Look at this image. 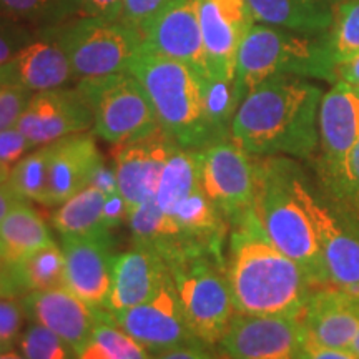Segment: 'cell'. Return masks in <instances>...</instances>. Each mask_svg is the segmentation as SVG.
Segmentation results:
<instances>
[{
	"label": "cell",
	"instance_id": "cell-1",
	"mask_svg": "<svg viewBox=\"0 0 359 359\" xmlns=\"http://www.w3.org/2000/svg\"><path fill=\"white\" fill-rule=\"evenodd\" d=\"M323 90L294 75L264 80L241 100L230 138L255 156L309 158L320 147Z\"/></svg>",
	"mask_w": 359,
	"mask_h": 359
},
{
	"label": "cell",
	"instance_id": "cell-2",
	"mask_svg": "<svg viewBox=\"0 0 359 359\" xmlns=\"http://www.w3.org/2000/svg\"><path fill=\"white\" fill-rule=\"evenodd\" d=\"M224 271L240 314L302 320L316 288L304 269L269 241L253 210L230 226Z\"/></svg>",
	"mask_w": 359,
	"mask_h": 359
},
{
	"label": "cell",
	"instance_id": "cell-3",
	"mask_svg": "<svg viewBox=\"0 0 359 359\" xmlns=\"http://www.w3.org/2000/svg\"><path fill=\"white\" fill-rule=\"evenodd\" d=\"M255 168L253 212L264 235L304 269L314 286L331 285L316 228L294 187L298 167L286 156H255Z\"/></svg>",
	"mask_w": 359,
	"mask_h": 359
},
{
	"label": "cell",
	"instance_id": "cell-4",
	"mask_svg": "<svg viewBox=\"0 0 359 359\" xmlns=\"http://www.w3.org/2000/svg\"><path fill=\"white\" fill-rule=\"evenodd\" d=\"M128 72L145 88L160 128L180 147L201 150L217 142L206 120L198 72L147 45H142Z\"/></svg>",
	"mask_w": 359,
	"mask_h": 359
},
{
	"label": "cell",
	"instance_id": "cell-5",
	"mask_svg": "<svg viewBox=\"0 0 359 359\" xmlns=\"http://www.w3.org/2000/svg\"><path fill=\"white\" fill-rule=\"evenodd\" d=\"M276 75L336 82L327 34L313 37L266 24H253L236 55L235 85L240 100Z\"/></svg>",
	"mask_w": 359,
	"mask_h": 359
},
{
	"label": "cell",
	"instance_id": "cell-6",
	"mask_svg": "<svg viewBox=\"0 0 359 359\" xmlns=\"http://www.w3.org/2000/svg\"><path fill=\"white\" fill-rule=\"evenodd\" d=\"M190 333L215 346L236 314L224 259L205 251H188L167 262Z\"/></svg>",
	"mask_w": 359,
	"mask_h": 359
},
{
	"label": "cell",
	"instance_id": "cell-7",
	"mask_svg": "<svg viewBox=\"0 0 359 359\" xmlns=\"http://www.w3.org/2000/svg\"><path fill=\"white\" fill-rule=\"evenodd\" d=\"M77 80L128 72L143 45V35L122 19L82 15L52 27Z\"/></svg>",
	"mask_w": 359,
	"mask_h": 359
},
{
	"label": "cell",
	"instance_id": "cell-8",
	"mask_svg": "<svg viewBox=\"0 0 359 359\" xmlns=\"http://www.w3.org/2000/svg\"><path fill=\"white\" fill-rule=\"evenodd\" d=\"M77 87L93 114V133L111 145H123L160 128L145 88L130 72L79 80Z\"/></svg>",
	"mask_w": 359,
	"mask_h": 359
},
{
	"label": "cell",
	"instance_id": "cell-9",
	"mask_svg": "<svg viewBox=\"0 0 359 359\" xmlns=\"http://www.w3.org/2000/svg\"><path fill=\"white\" fill-rule=\"evenodd\" d=\"M201 187L230 226L253 210L257 191L255 156L231 138L201 148Z\"/></svg>",
	"mask_w": 359,
	"mask_h": 359
},
{
	"label": "cell",
	"instance_id": "cell-10",
	"mask_svg": "<svg viewBox=\"0 0 359 359\" xmlns=\"http://www.w3.org/2000/svg\"><path fill=\"white\" fill-rule=\"evenodd\" d=\"M103 318L132 336L148 353L156 354L183 344H201L188 330L173 278L148 302L122 311H103Z\"/></svg>",
	"mask_w": 359,
	"mask_h": 359
},
{
	"label": "cell",
	"instance_id": "cell-11",
	"mask_svg": "<svg viewBox=\"0 0 359 359\" xmlns=\"http://www.w3.org/2000/svg\"><path fill=\"white\" fill-rule=\"evenodd\" d=\"M302 320L236 313L219 341L226 359H302Z\"/></svg>",
	"mask_w": 359,
	"mask_h": 359
},
{
	"label": "cell",
	"instance_id": "cell-12",
	"mask_svg": "<svg viewBox=\"0 0 359 359\" xmlns=\"http://www.w3.org/2000/svg\"><path fill=\"white\" fill-rule=\"evenodd\" d=\"M15 127L39 148L88 132L93 128V114L79 87H60L34 93Z\"/></svg>",
	"mask_w": 359,
	"mask_h": 359
},
{
	"label": "cell",
	"instance_id": "cell-13",
	"mask_svg": "<svg viewBox=\"0 0 359 359\" xmlns=\"http://www.w3.org/2000/svg\"><path fill=\"white\" fill-rule=\"evenodd\" d=\"M294 187L303 205L306 206L316 228L323 259L330 283L341 288L359 286V228L336 217L327 206L316 200L308 190L302 175L296 173Z\"/></svg>",
	"mask_w": 359,
	"mask_h": 359
},
{
	"label": "cell",
	"instance_id": "cell-14",
	"mask_svg": "<svg viewBox=\"0 0 359 359\" xmlns=\"http://www.w3.org/2000/svg\"><path fill=\"white\" fill-rule=\"evenodd\" d=\"M143 45L183 62L200 75H210L200 24V0H168L148 22Z\"/></svg>",
	"mask_w": 359,
	"mask_h": 359
},
{
	"label": "cell",
	"instance_id": "cell-15",
	"mask_svg": "<svg viewBox=\"0 0 359 359\" xmlns=\"http://www.w3.org/2000/svg\"><path fill=\"white\" fill-rule=\"evenodd\" d=\"M200 24L208 74L235 82L238 48L255 24L248 0H200Z\"/></svg>",
	"mask_w": 359,
	"mask_h": 359
},
{
	"label": "cell",
	"instance_id": "cell-16",
	"mask_svg": "<svg viewBox=\"0 0 359 359\" xmlns=\"http://www.w3.org/2000/svg\"><path fill=\"white\" fill-rule=\"evenodd\" d=\"M65 286L90 306L103 309L111 285L115 251L110 231L64 236Z\"/></svg>",
	"mask_w": 359,
	"mask_h": 359
},
{
	"label": "cell",
	"instance_id": "cell-17",
	"mask_svg": "<svg viewBox=\"0 0 359 359\" xmlns=\"http://www.w3.org/2000/svg\"><path fill=\"white\" fill-rule=\"evenodd\" d=\"M177 147L165 130L118 145L115 155V172L118 193L127 200L130 208L155 198L161 172Z\"/></svg>",
	"mask_w": 359,
	"mask_h": 359
},
{
	"label": "cell",
	"instance_id": "cell-18",
	"mask_svg": "<svg viewBox=\"0 0 359 359\" xmlns=\"http://www.w3.org/2000/svg\"><path fill=\"white\" fill-rule=\"evenodd\" d=\"M318 127L326 177L343 187L348 156L359 140V98L353 87L336 82L323 95Z\"/></svg>",
	"mask_w": 359,
	"mask_h": 359
},
{
	"label": "cell",
	"instance_id": "cell-19",
	"mask_svg": "<svg viewBox=\"0 0 359 359\" xmlns=\"http://www.w3.org/2000/svg\"><path fill=\"white\" fill-rule=\"evenodd\" d=\"M75 79L70 60L50 29L39 30V37L0 67V83L29 90L30 93L67 87Z\"/></svg>",
	"mask_w": 359,
	"mask_h": 359
},
{
	"label": "cell",
	"instance_id": "cell-20",
	"mask_svg": "<svg viewBox=\"0 0 359 359\" xmlns=\"http://www.w3.org/2000/svg\"><path fill=\"white\" fill-rule=\"evenodd\" d=\"M302 325L314 343L348 349L359 327V294L334 285L318 286L309 296Z\"/></svg>",
	"mask_w": 359,
	"mask_h": 359
},
{
	"label": "cell",
	"instance_id": "cell-21",
	"mask_svg": "<svg viewBox=\"0 0 359 359\" xmlns=\"http://www.w3.org/2000/svg\"><path fill=\"white\" fill-rule=\"evenodd\" d=\"M29 321L39 323L65 339L75 351L83 346L93 327L102 320L103 309H97L72 293L67 286L30 291L24 294Z\"/></svg>",
	"mask_w": 359,
	"mask_h": 359
},
{
	"label": "cell",
	"instance_id": "cell-22",
	"mask_svg": "<svg viewBox=\"0 0 359 359\" xmlns=\"http://www.w3.org/2000/svg\"><path fill=\"white\" fill-rule=\"evenodd\" d=\"M172 278L168 264L154 250L133 245L115 258L103 311L115 313L148 302Z\"/></svg>",
	"mask_w": 359,
	"mask_h": 359
},
{
	"label": "cell",
	"instance_id": "cell-23",
	"mask_svg": "<svg viewBox=\"0 0 359 359\" xmlns=\"http://www.w3.org/2000/svg\"><path fill=\"white\" fill-rule=\"evenodd\" d=\"M48 206H58L90 185L103 161L93 133H77L48 143Z\"/></svg>",
	"mask_w": 359,
	"mask_h": 359
},
{
	"label": "cell",
	"instance_id": "cell-24",
	"mask_svg": "<svg viewBox=\"0 0 359 359\" xmlns=\"http://www.w3.org/2000/svg\"><path fill=\"white\" fill-rule=\"evenodd\" d=\"M339 0H248L253 19L291 32L320 37L331 30Z\"/></svg>",
	"mask_w": 359,
	"mask_h": 359
},
{
	"label": "cell",
	"instance_id": "cell-25",
	"mask_svg": "<svg viewBox=\"0 0 359 359\" xmlns=\"http://www.w3.org/2000/svg\"><path fill=\"white\" fill-rule=\"evenodd\" d=\"M0 240L4 246V262L19 263L35 251L55 243L47 222L29 201H22L11 210L0 223Z\"/></svg>",
	"mask_w": 359,
	"mask_h": 359
},
{
	"label": "cell",
	"instance_id": "cell-26",
	"mask_svg": "<svg viewBox=\"0 0 359 359\" xmlns=\"http://www.w3.org/2000/svg\"><path fill=\"white\" fill-rule=\"evenodd\" d=\"M6 263V262H4ZM7 285L12 293L24 296L65 286V255L57 243L35 251L19 263H6Z\"/></svg>",
	"mask_w": 359,
	"mask_h": 359
},
{
	"label": "cell",
	"instance_id": "cell-27",
	"mask_svg": "<svg viewBox=\"0 0 359 359\" xmlns=\"http://www.w3.org/2000/svg\"><path fill=\"white\" fill-rule=\"evenodd\" d=\"M107 193L88 185L58 205L52 215L53 228L64 236H83L107 231L103 228V208ZM111 233V231H110Z\"/></svg>",
	"mask_w": 359,
	"mask_h": 359
},
{
	"label": "cell",
	"instance_id": "cell-28",
	"mask_svg": "<svg viewBox=\"0 0 359 359\" xmlns=\"http://www.w3.org/2000/svg\"><path fill=\"white\" fill-rule=\"evenodd\" d=\"M0 13L42 30L82 17L83 7L82 0H0Z\"/></svg>",
	"mask_w": 359,
	"mask_h": 359
},
{
	"label": "cell",
	"instance_id": "cell-29",
	"mask_svg": "<svg viewBox=\"0 0 359 359\" xmlns=\"http://www.w3.org/2000/svg\"><path fill=\"white\" fill-rule=\"evenodd\" d=\"M79 359H151L150 353L118 326L103 318L77 351Z\"/></svg>",
	"mask_w": 359,
	"mask_h": 359
},
{
	"label": "cell",
	"instance_id": "cell-30",
	"mask_svg": "<svg viewBox=\"0 0 359 359\" xmlns=\"http://www.w3.org/2000/svg\"><path fill=\"white\" fill-rule=\"evenodd\" d=\"M201 88H203L205 114L212 132L219 140L230 138L231 122L240 107V95L235 82L223 79H215L212 75H201Z\"/></svg>",
	"mask_w": 359,
	"mask_h": 359
},
{
	"label": "cell",
	"instance_id": "cell-31",
	"mask_svg": "<svg viewBox=\"0 0 359 359\" xmlns=\"http://www.w3.org/2000/svg\"><path fill=\"white\" fill-rule=\"evenodd\" d=\"M48 156L50 145L35 148L8 175V185L24 201L48 206Z\"/></svg>",
	"mask_w": 359,
	"mask_h": 359
},
{
	"label": "cell",
	"instance_id": "cell-32",
	"mask_svg": "<svg viewBox=\"0 0 359 359\" xmlns=\"http://www.w3.org/2000/svg\"><path fill=\"white\" fill-rule=\"evenodd\" d=\"M327 42L336 65L359 55V0H341Z\"/></svg>",
	"mask_w": 359,
	"mask_h": 359
},
{
	"label": "cell",
	"instance_id": "cell-33",
	"mask_svg": "<svg viewBox=\"0 0 359 359\" xmlns=\"http://www.w3.org/2000/svg\"><path fill=\"white\" fill-rule=\"evenodd\" d=\"M17 348L27 359H79L77 351L65 339L32 321L22 333Z\"/></svg>",
	"mask_w": 359,
	"mask_h": 359
},
{
	"label": "cell",
	"instance_id": "cell-34",
	"mask_svg": "<svg viewBox=\"0 0 359 359\" xmlns=\"http://www.w3.org/2000/svg\"><path fill=\"white\" fill-rule=\"evenodd\" d=\"M27 320L24 296L0 293V341L7 349H13L24 333Z\"/></svg>",
	"mask_w": 359,
	"mask_h": 359
},
{
	"label": "cell",
	"instance_id": "cell-35",
	"mask_svg": "<svg viewBox=\"0 0 359 359\" xmlns=\"http://www.w3.org/2000/svg\"><path fill=\"white\" fill-rule=\"evenodd\" d=\"M39 37V30L0 13V67Z\"/></svg>",
	"mask_w": 359,
	"mask_h": 359
},
{
	"label": "cell",
	"instance_id": "cell-36",
	"mask_svg": "<svg viewBox=\"0 0 359 359\" xmlns=\"http://www.w3.org/2000/svg\"><path fill=\"white\" fill-rule=\"evenodd\" d=\"M35 150L32 143L17 127H11L0 132V182H7L13 167L27 154Z\"/></svg>",
	"mask_w": 359,
	"mask_h": 359
},
{
	"label": "cell",
	"instance_id": "cell-37",
	"mask_svg": "<svg viewBox=\"0 0 359 359\" xmlns=\"http://www.w3.org/2000/svg\"><path fill=\"white\" fill-rule=\"evenodd\" d=\"M32 95L34 93H30L29 90L0 83V132L15 127L17 120L20 118Z\"/></svg>",
	"mask_w": 359,
	"mask_h": 359
},
{
	"label": "cell",
	"instance_id": "cell-38",
	"mask_svg": "<svg viewBox=\"0 0 359 359\" xmlns=\"http://www.w3.org/2000/svg\"><path fill=\"white\" fill-rule=\"evenodd\" d=\"M167 2L168 0H123L122 20L135 27L138 32H143L148 22Z\"/></svg>",
	"mask_w": 359,
	"mask_h": 359
},
{
	"label": "cell",
	"instance_id": "cell-39",
	"mask_svg": "<svg viewBox=\"0 0 359 359\" xmlns=\"http://www.w3.org/2000/svg\"><path fill=\"white\" fill-rule=\"evenodd\" d=\"M130 212H132V208L118 191L107 195L105 208H103V228L107 231L116 230L128 222Z\"/></svg>",
	"mask_w": 359,
	"mask_h": 359
},
{
	"label": "cell",
	"instance_id": "cell-40",
	"mask_svg": "<svg viewBox=\"0 0 359 359\" xmlns=\"http://www.w3.org/2000/svg\"><path fill=\"white\" fill-rule=\"evenodd\" d=\"M83 15L102 19H122L123 0H82Z\"/></svg>",
	"mask_w": 359,
	"mask_h": 359
},
{
	"label": "cell",
	"instance_id": "cell-41",
	"mask_svg": "<svg viewBox=\"0 0 359 359\" xmlns=\"http://www.w3.org/2000/svg\"><path fill=\"white\" fill-rule=\"evenodd\" d=\"M302 359H359L354 356L353 353H349L348 349H333L321 346V344L314 343L308 338H304L303 344V353Z\"/></svg>",
	"mask_w": 359,
	"mask_h": 359
},
{
	"label": "cell",
	"instance_id": "cell-42",
	"mask_svg": "<svg viewBox=\"0 0 359 359\" xmlns=\"http://www.w3.org/2000/svg\"><path fill=\"white\" fill-rule=\"evenodd\" d=\"M203 344H183V346L170 348L165 351L156 353L151 359H215L212 354L206 351Z\"/></svg>",
	"mask_w": 359,
	"mask_h": 359
},
{
	"label": "cell",
	"instance_id": "cell-43",
	"mask_svg": "<svg viewBox=\"0 0 359 359\" xmlns=\"http://www.w3.org/2000/svg\"><path fill=\"white\" fill-rule=\"evenodd\" d=\"M90 185L100 188V190L105 191L107 195L118 191V182H116L115 165H111L110 167V165L105 161V158H103L102 163L98 165V168L95 170V173H93Z\"/></svg>",
	"mask_w": 359,
	"mask_h": 359
},
{
	"label": "cell",
	"instance_id": "cell-44",
	"mask_svg": "<svg viewBox=\"0 0 359 359\" xmlns=\"http://www.w3.org/2000/svg\"><path fill=\"white\" fill-rule=\"evenodd\" d=\"M336 82L346 83L353 88L359 87V55L336 65Z\"/></svg>",
	"mask_w": 359,
	"mask_h": 359
},
{
	"label": "cell",
	"instance_id": "cell-45",
	"mask_svg": "<svg viewBox=\"0 0 359 359\" xmlns=\"http://www.w3.org/2000/svg\"><path fill=\"white\" fill-rule=\"evenodd\" d=\"M22 200L13 188L8 185V182L0 183V223L4 222V218L11 213V210L15 208L17 205L22 203Z\"/></svg>",
	"mask_w": 359,
	"mask_h": 359
},
{
	"label": "cell",
	"instance_id": "cell-46",
	"mask_svg": "<svg viewBox=\"0 0 359 359\" xmlns=\"http://www.w3.org/2000/svg\"><path fill=\"white\" fill-rule=\"evenodd\" d=\"M343 187H353L359 190V140L348 156Z\"/></svg>",
	"mask_w": 359,
	"mask_h": 359
},
{
	"label": "cell",
	"instance_id": "cell-47",
	"mask_svg": "<svg viewBox=\"0 0 359 359\" xmlns=\"http://www.w3.org/2000/svg\"><path fill=\"white\" fill-rule=\"evenodd\" d=\"M0 359H27L20 351H13V349H7V351L0 353Z\"/></svg>",
	"mask_w": 359,
	"mask_h": 359
},
{
	"label": "cell",
	"instance_id": "cell-48",
	"mask_svg": "<svg viewBox=\"0 0 359 359\" xmlns=\"http://www.w3.org/2000/svg\"><path fill=\"white\" fill-rule=\"evenodd\" d=\"M348 351H349V353H353L354 356H358V358H359V327H358V333H356V336H354L353 341H351V344H349Z\"/></svg>",
	"mask_w": 359,
	"mask_h": 359
},
{
	"label": "cell",
	"instance_id": "cell-49",
	"mask_svg": "<svg viewBox=\"0 0 359 359\" xmlns=\"http://www.w3.org/2000/svg\"><path fill=\"white\" fill-rule=\"evenodd\" d=\"M0 262H4V246H2V240H0Z\"/></svg>",
	"mask_w": 359,
	"mask_h": 359
},
{
	"label": "cell",
	"instance_id": "cell-50",
	"mask_svg": "<svg viewBox=\"0 0 359 359\" xmlns=\"http://www.w3.org/2000/svg\"><path fill=\"white\" fill-rule=\"evenodd\" d=\"M2 269H4V262H0V278H2ZM0 285H2V280H0Z\"/></svg>",
	"mask_w": 359,
	"mask_h": 359
},
{
	"label": "cell",
	"instance_id": "cell-51",
	"mask_svg": "<svg viewBox=\"0 0 359 359\" xmlns=\"http://www.w3.org/2000/svg\"><path fill=\"white\" fill-rule=\"evenodd\" d=\"M4 351H7V348L4 346V343H2V341H0V353H4Z\"/></svg>",
	"mask_w": 359,
	"mask_h": 359
},
{
	"label": "cell",
	"instance_id": "cell-52",
	"mask_svg": "<svg viewBox=\"0 0 359 359\" xmlns=\"http://www.w3.org/2000/svg\"><path fill=\"white\" fill-rule=\"evenodd\" d=\"M351 291H353V293H356V294H359V286H358V288H353Z\"/></svg>",
	"mask_w": 359,
	"mask_h": 359
},
{
	"label": "cell",
	"instance_id": "cell-53",
	"mask_svg": "<svg viewBox=\"0 0 359 359\" xmlns=\"http://www.w3.org/2000/svg\"><path fill=\"white\" fill-rule=\"evenodd\" d=\"M354 92H356V95H358V98H359V87L354 88Z\"/></svg>",
	"mask_w": 359,
	"mask_h": 359
},
{
	"label": "cell",
	"instance_id": "cell-54",
	"mask_svg": "<svg viewBox=\"0 0 359 359\" xmlns=\"http://www.w3.org/2000/svg\"><path fill=\"white\" fill-rule=\"evenodd\" d=\"M0 183H2V182H0Z\"/></svg>",
	"mask_w": 359,
	"mask_h": 359
}]
</instances>
